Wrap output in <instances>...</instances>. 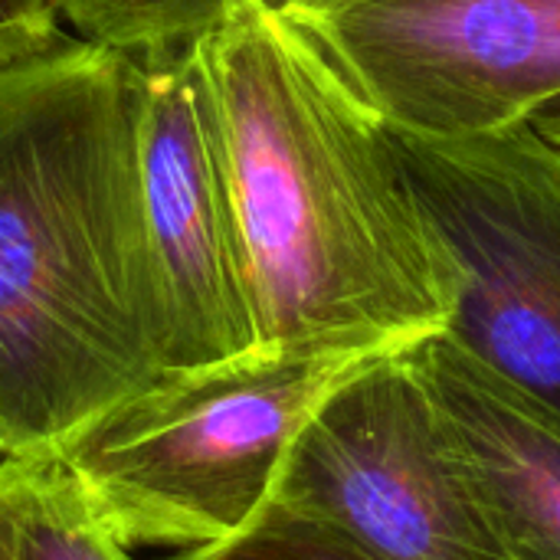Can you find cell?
<instances>
[{
	"instance_id": "7c38bea8",
	"label": "cell",
	"mask_w": 560,
	"mask_h": 560,
	"mask_svg": "<svg viewBox=\"0 0 560 560\" xmlns=\"http://www.w3.org/2000/svg\"><path fill=\"white\" fill-rule=\"evenodd\" d=\"M62 39L49 0H0V62L30 56Z\"/></svg>"
},
{
	"instance_id": "7a4b0ae2",
	"label": "cell",
	"mask_w": 560,
	"mask_h": 560,
	"mask_svg": "<svg viewBox=\"0 0 560 560\" xmlns=\"http://www.w3.org/2000/svg\"><path fill=\"white\" fill-rule=\"evenodd\" d=\"M161 374L138 59L62 36L0 62V453L52 456Z\"/></svg>"
},
{
	"instance_id": "6da1fadb",
	"label": "cell",
	"mask_w": 560,
	"mask_h": 560,
	"mask_svg": "<svg viewBox=\"0 0 560 560\" xmlns=\"http://www.w3.org/2000/svg\"><path fill=\"white\" fill-rule=\"evenodd\" d=\"M200 43L240 217L259 351L381 354L446 331L463 269L387 121L266 0Z\"/></svg>"
},
{
	"instance_id": "30bf717a",
	"label": "cell",
	"mask_w": 560,
	"mask_h": 560,
	"mask_svg": "<svg viewBox=\"0 0 560 560\" xmlns=\"http://www.w3.org/2000/svg\"><path fill=\"white\" fill-rule=\"evenodd\" d=\"M243 0H49L59 23H72L79 39L148 56L184 49L203 39ZM272 7L285 0H266Z\"/></svg>"
},
{
	"instance_id": "277c9868",
	"label": "cell",
	"mask_w": 560,
	"mask_h": 560,
	"mask_svg": "<svg viewBox=\"0 0 560 560\" xmlns=\"http://www.w3.org/2000/svg\"><path fill=\"white\" fill-rule=\"evenodd\" d=\"M272 502L377 560H518L417 345L371 354L322 397Z\"/></svg>"
},
{
	"instance_id": "4fadbf2b",
	"label": "cell",
	"mask_w": 560,
	"mask_h": 560,
	"mask_svg": "<svg viewBox=\"0 0 560 560\" xmlns=\"http://www.w3.org/2000/svg\"><path fill=\"white\" fill-rule=\"evenodd\" d=\"M528 125H532L535 131H541L548 141L560 144V95L558 98H551L548 105H541V108L528 118Z\"/></svg>"
},
{
	"instance_id": "9c48e42d",
	"label": "cell",
	"mask_w": 560,
	"mask_h": 560,
	"mask_svg": "<svg viewBox=\"0 0 560 560\" xmlns=\"http://www.w3.org/2000/svg\"><path fill=\"white\" fill-rule=\"evenodd\" d=\"M56 456L0 453V560H131Z\"/></svg>"
},
{
	"instance_id": "52a82bcc",
	"label": "cell",
	"mask_w": 560,
	"mask_h": 560,
	"mask_svg": "<svg viewBox=\"0 0 560 560\" xmlns=\"http://www.w3.org/2000/svg\"><path fill=\"white\" fill-rule=\"evenodd\" d=\"M138 59V167L161 371L259 351L249 266L200 43Z\"/></svg>"
},
{
	"instance_id": "8fae6325",
	"label": "cell",
	"mask_w": 560,
	"mask_h": 560,
	"mask_svg": "<svg viewBox=\"0 0 560 560\" xmlns=\"http://www.w3.org/2000/svg\"><path fill=\"white\" fill-rule=\"evenodd\" d=\"M167 560H377L331 525L269 502L240 535Z\"/></svg>"
},
{
	"instance_id": "5b68a950",
	"label": "cell",
	"mask_w": 560,
	"mask_h": 560,
	"mask_svg": "<svg viewBox=\"0 0 560 560\" xmlns=\"http://www.w3.org/2000/svg\"><path fill=\"white\" fill-rule=\"evenodd\" d=\"M390 141L463 269L440 335L560 423V144L528 121Z\"/></svg>"
},
{
	"instance_id": "3957f363",
	"label": "cell",
	"mask_w": 560,
	"mask_h": 560,
	"mask_svg": "<svg viewBox=\"0 0 560 560\" xmlns=\"http://www.w3.org/2000/svg\"><path fill=\"white\" fill-rule=\"evenodd\" d=\"M368 358L253 351L213 368L167 371L52 456L121 545H220L272 502L295 433Z\"/></svg>"
},
{
	"instance_id": "ba28073f",
	"label": "cell",
	"mask_w": 560,
	"mask_h": 560,
	"mask_svg": "<svg viewBox=\"0 0 560 560\" xmlns=\"http://www.w3.org/2000/svg\"><path fill=\"white\" fill-rule=\"evenodd\" d=\"M417 354L482 476L495 518L518 560H560V423L446 335Z\"/></svg>"
},
{
	"instance_id": "8992f818",
	"label": "cell",
	"mask_w": 560,
	"mask_h": 560,
	"mask_svg": "<svg viewBox=\"0 0 560 560\" xmlns=\"http://www.w3.org/2000/svg\"><path fill=\"white\" fill-rule=\"evenodd\" d=\"M279 10L404 135L502 131L560 95V0H285Z\"/></svg>"
}]
</instances>
